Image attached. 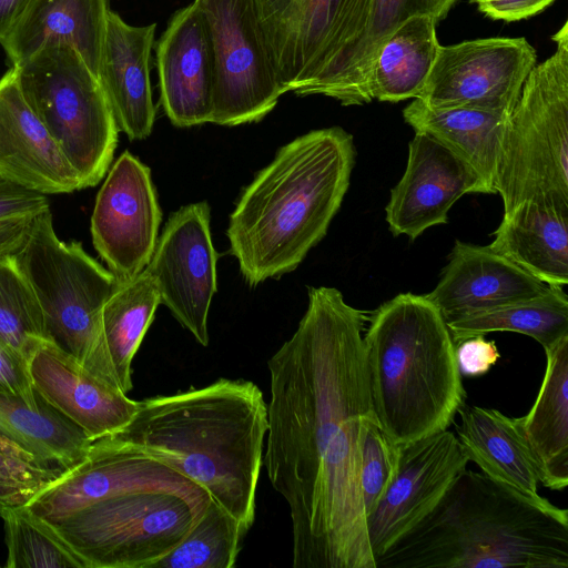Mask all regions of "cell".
I'll return each mask as SVG.
<instances>
[{"label":"cell","mask_w":568,"mask_h":568,"mask_svg":"<svg viewBox=\"0 0 568 568\" xmlns=\"http://www.w3.org/2000/svg\"><path fill=\"white\" fill-rule=\"evenodd\" d=\"M369 313L335 287H308L295 333L267 362L263 466L288 506L294 568H376L361 487L364 428L375 419Z\"/></svg>","instance_id":"cell-1"},{"label":"cell","mask_w":568,"mask_h":568,"mask_svg":"<svg viewBox=\"0 0 568 568\" xmlns=\"http://www.w3.org/2000/svg\"><path fill=\"white\" fill-rule=\"evenodd\" d=\"M267 429L258 386L219 378L139 400L132 419L106 437L195 483L250 530Z\"/></svg>","instance_id":"cell-2"},{"label":"cell","mask_w":568,"mask_h":568,"mask_svg":"<svg viewBox=\"0 0 568 568\" xmlns=\"http://www.w3.org/2000/svg\"><path fill=\"white\" fill-rule=\"evenodd\" d=\"M355 156L353 135L341 126L313 130L282 146L244 189L226 234L250 285L292 272L326 235Z\"/></svg>","instance_id":"cell-3"},{"label":"cell","mask_w":568,"mask_h":568,"mask_svg":"<svg viewBox=\"0 0 568 568\" xmlns=\"http://www.w3.org/2000/svg\"><path fill=\"white\" fill-rule=\"evenodd\" d=\"M376 568H568V510L463 471Z\"/></svg>","instance_id":"cell-4"},{"label":"cell","mask_w":568,"mask_h":568,"mask_svg":"<svg viewBox=\"0 0 568 568\" xmlns=\"http://www.w3.org/2000/svg\"><path fill=\"white\" fill-rule=\"evenodd\" d=\"M374 417L397 446L446 430L466 404L455 344L438 308L402 293L369 313L363 335Z\"/></svg>","instance_id":"cell-5"},{"label":"cell","mask_w":568,"mask_h":568,"mask_svg":"<svg viewBox=\"0 0 568 568\" xmlns=\"http://www.w3.org/2000/svg\"><path fill=\"white\" fill-rule=\"evenodd\" d=\"M14 257L39 301L47 341L120 388L102 331L103 305L118 285L114 275L80 242L59 239L50 209L33 217Z\"/></svg>","instance_id":"cell-6"},{"label":"cell","mask_w":568,"mask_h":568,"mask_svg":"<svg viewBox=\"0 0 568 568\" xmlns=\"http://www.w3.org/2000/svg\"><path fill=\"white\" fill-rule=\"evenodd\" d=\"M536 64L508 116L495 192L504 213L524 203L568 206V22Z\"/></svg>","instance_id":"cell-7"},{"label":"cell","mask_w":568,"mask_h":568,"mask_svg":"<svg viewBox=\"0 0 568 568\" xmlns=\"http://www.w3.org/2000/svg\"><path fill=\"white\" fill-rule=\"evenodd\" d=\"M21 92L78 173L82 189L108 172L119 129L97 75L75 49L47 44L12 65Z\"/></svg>","instance_id":"cell-8"},{"label":"cell","mask_w":568,"mask_h":568,"mask_svg":"<svg viewBox=\"0 0 568 568\" xmlns=\"http://www.w3.org/2000/svg\"><path fill=\"white\" fill-rule=\"evenodd\" d=\"M210 499L164 489L132 490L44 523L83 568H152L186 536Z\"/></svg>","instance_id":"cell-9"},{"label":"cell","mask_w":568,"mask_h":568,"mask_svg":"<svg viewBox=\"0 0 568 568\" xmlns=\"http://www.w3.org/2000/svg\"><path fill=\"white\" fill-rule=\"evenodd\" d=\"M285 92L324 95L364 33L372 0H255Z\"/></svg>","instance_id":"cell-10"},{"label":"cell","mask_w":568,"mask_h":568,"mask_svg":"<svg viewBox=\"0 0 568 568\" xmlns=\"http://www.w3.org/2000/svg\"><path fill=\"white\" fill-rule=\"evenodd\" d=\"M210 30L214 82L210 122H257L284 93L255 0H194Z\"/></svg>","instance_id":"cell-11"},{"label":"cell","mask_w":568,"mask_h":568,"mask_svg":"<svg viewBox=\"0 0 568 568\" xmlns=\"http://www.w3.org/2000/svg\"><path fill=\"white\" fill-rule=\"evenodd\" d=\"M536 61L535 48L523 37L439 44L416 99L429 108H468L508 116Z\"/></svg>","instance_id":"cell-12"},{"label":"cell","mask_w":568,"mask_h":568,"mask_svg":"<svg viewBox=\"0 0 568 568\" xmlns=\"http://www.w3.org/2000/svg\"><path fill=\"white\" fill-rule=\"evenodd\" d=\"M216 252L206 202L172 213L145 270L176 321L202 346L209 344L207 317L216 292Z\"/></svg>","instance_id":"cell-13"},{"label":"cell","mask_w":568,"mask_h":568,"mask_svg":"<svg viewBox=\"0 0 568 568\" xmlns=\"http://www.w3.org/2000/svg\"><path fill=\"white\" fill-rule=\"evenodd\" d=\"M161 220L150 169L124 151L108 172L91 216L93 246L118 283L146 267Z\"/></svg>","instance_id":"cell-14"},{"label":"cell","mask_w":568,"mask_h":568,"mask_svg":"<svg viewBox=\"0 0 568 568\" xmlns=\"http://www.w3.org/2000/svg\"><path fill=\"white\" fill-rule=\"evenodd\" d=\"M141 489L210 496L170 467L105 436L92 442L79 463L64 469L58 479L23 507L34 517L54 523L100 499Z\"/></svg>","instance_id":"cell-15"},{"label":"cell","mask_w":568,"mask_h":568,"mask_svg":"<svg viewBox=\"0 0 568 568\" xmlns=\"http://www.w3.org/2000/svg\"><path fill=\"white\" fill-rule=\"evenodd\" d=\"M468 463L448 429L400 446L396 475L366 518L375 560L430 515Z\"/></svg>","instance_id":"cell-16"},{"label":"cell","mask_w":568,"mask_h":568,"mask_svg":"<svg viewBox=\"0 0 568 568\" xmlns=\"http://www.w3.org/2000/svg\"><path fill=\"white\" fill-rule=\"evenodd\" d=\"M468 193H486L471 168L437 140L415 133L404 174L385 207L388 229L394 236L414 241L429 227L446 224L452 206Z\"/></svg>","instance_id":"cell-17"},{"label":"cell","mask_w":568,"mask_h":568,"mask_svg":"<svg viewBox=\"0 0 568 568\" xmlns=\"http://www.w3.org/2000/svg\"><path fill=\"white\" fill-rule=\"evenodd\" d=\"M27 366L36 392L92 442L123 428L138 409L139 400L129 398L47 339Z\"/></svg>","instance_id":"cell-18"},{"label":"cell","mask_w":568,"mask_h":568,"mask_svg":"<svg viewBox=\"0 0 568 568\" xmlns=\"http://www.w3.org/2000/svg\"><path fill=\"white\" fill-rule=\"evenodd\" d=\"M162 106L180 128L210 122L214 58L209 26L193 2L176 11L156 45Z\"/></svg>","instance_id":"cell-19"},{"label":"cell","mask_w":568,"mask_h":568,"mask_svg":"<svg viewBox=\"0 0 568 568\" xmlns=\"http://www.w3.org/2000/svg\"><path fill=\"white\" fill-rule=\"evenodd\" d=\"M0 180L44 195L82 190L78 173L27 103L13 67L0 79Z\"/></svg>","instance_id":"cell-20"},{"label":"cell","mask_w":568,"mask_h":568,"mask_svg":"<svg viewBox=\"0 0 568 568\" xmlns=\"http://www.w3.org/2000/svg\"><path fill=\"white\" fill-rule=\"evenodd\" d=\"M548 287L488 245L456 240L437 285L425 296L449 322L538 296Z\"/></svg>","instance_id":"cell-21"},{"label":"cell","mask_w":568,"mask_h":568,"mask_svg":"<svg viewBox=\"0 0 568 568\" xmlns=\"http://www.w3.org/2000/svg\"><path fill=\"white\" fill-rule=\"evenodd\" d=\"M155 28L130 26L112 10L108 16L98 78L119 131L130 140L148 138L155 120L149 65Z\"/></svg>","instance_id":"cell-22"},{"label":"cell","mask_w":568,"mask_h":568,"mask_svg":"<svg viewBox=\"0 0 568 568\" xmlns=\"http://www.w3.org/2000/svg\"><path fill=\"white\" fill-rule=\"evenodd\" d=\"M110 10L109 0H30L0 44L17 65L47 44L65 43L99 77Z\"/></svg>","instance_id":"cell-23"},{"label":"cell","mask_w":568,"mask_h":568,"mask_svg":"<svg viewBox=\"0 0 568 568\" xmlns=\"http://www.w3.org/2000/svg\"><path fill=\"white\" fill-rule=\"evenodd\" d=\"M544 349L547 364L536 400L514 423L539 483L562 490L568 486V335Z\"/></svg>","instance_id":"cell-24"},{"label":"cell","mask_w":568,"mask_h":568,"mask_svg":"<svg viewBox=\"0 0 568 568\" xmlns=\"http://www.w3.org/2000/svg\"><path fill=\"white\" fill-rule=\"evenodd\" d=\"M488 245L546 285L568 284V206L524 203L504 213Z\"/></svg>","instance_id":"cell-25"},{"label":"cell","mask_w":568,"mask_h":568,"mask_svg":"<svg viewBox=\"0 0 568 568\" xmlns=\"http://www.w3.org/2000/svg\"><path fill=\"white\" fill-rule=\"evenodd\" d=\"M508 116L468 108H429L418 99L403 110L405 122L415 133L426 134L452 150L477 174L487 194L496 193Z\"/></svg>","instance_id":"cell-26"},{"label":"cell","mask_w":568,"mask_h":568,"mask_svg":"<svg viewBox=\"0 0 568 568\" xmlns=\"http://www.w3.org/2000/svg\"><path fill=\"white\" fill-rule=\"evenodd\" d=\"M457 439L481 473L525 495L538 496L539 476L514 418L493 408L467 406L458 412Z\"/></svg>","instance_id":"cell-27"},{"label":"cell","mask_w":568,"mask_h":568,"mask_svg":"<svg viewBox=\"0 0 568 568\" xmlns=\"http://www.w3.org/2000/svg\"><path fill=\"white\" fill-rule=\"evenodd\" d=\"M0 439L45 465L67 469L88 453L92 440L44 398L32 404L0 389Z\"/></svg>","instance_id":"cell-28"},{"label":"cell","mask_w":568,"mask_h":568,"mask_svg":"<svg viewBox=\"0 0 568 568\" xmlns=\"http://www.w3.org/2000/svg\"><path fill=\"white\" fill-rule=\"evenodd\" d=\"M437 19L414 16L396 28L377 49L368 75L371 100L400 102L416 99L436 58Z\"/></svg>","instance_id":"cell-29"},{"label":"cell","mask_w":568,"mask_h":568,"mask_svg":"<svg viewBox=\"0 0 568 568\" xmlns=\"http://www.w3.org/2000/svg\"><path fill=\"white\" fill-rule=\"evenodd\" d=\"M457 1L372 0L364 33L344 58L324 95L346 106L372 102L367 90L368 75L376 51L384 40L414 16L428 14L437 21L446 18Z\"/></svg>","instance_id":"cell-30"},{"label":"cell","mask_w":568,"mask_h":568,"mask_svg":"<svg viewBox=\"0 0 568 568\" xmlns=\"http://www.w3.org/2000/svg\"><path fill=\"white\" fill-rule=\"evenodd\" d=\"M160 303L158 287L144 268L134 278L118 283L102 308V331L120 388L132 385V361Z\"/></svg>","instance_id":"cell-31"},{"label":"cell","mask_w":568,"mask_h":568,"mask_svg":"<svg viewBox=\"0 0 568 568\" xmlns=\"http://www.w3.org/2000/svg\"><path fill=\"white\" fill-rule=\"evenodd\" d=\"M454 344L493 332H515L536 339L544 348L568 335V295L549 286L535 297L509 303L446 322Z\"/></svg>","instance_id":"cell-32"},{"label":"cell","mask_w":568,"mask_h":568,"mask_svg":"<svg viewBox=\"0 0 568 568\" xmlns=\"http://www.w3.org/2000/svg\"><path fill=\"white\" fill-rule=\"evenodd\" d=\"M247 532L211 498L186 536L152 568H233Z\"/></svg>","instance_id":"cell-33"},{"label":"cell","mask_w":568,"mask_h":568,"mask_svg":"<svg viewBox=\"0 0 568 568\" xmlns=\"http://www.w3.org/2000/svg\"><path fill=\"white\" fill-rule=\"evenodd\" d=\"M47 339L36 293L14 255L0 257V341L23 359Z\"/></svg>","instance_id":"cell-34"},{"label":"cell","mask_w":568,"mask_h":568,"mask_svg":"<svg viewBox=\"0 0 568 568\" xmlns=\"http://www.w3.org/2000/svg\"><path fill=\"white\" fill-rule=\"evenodd\" d=\"M4 523L7 568H83L69 547L24 507L0 516Z\"/></svg>","instance_id":"cell-35"},{"label":"cell","mask_w":568,"mask_h":568,"mask_svg":"<svg viewBox=\"0 0 568 568\" xmlns=\"http://www.w3.org/2000/svg\"><path fill=\"white\" fill-rule=\"evenodd\" d=\"M64 469L45 465L0 439V516L26 506Z\"/></svg>","instance_id":"cell-36"},{"label":"cell","mask_w":568,"mask_h":568,"mask_svg":"<svg viewBox=\"0 0 568 568\" xmlns=\"http://www.w3.org/2000/svg\"><path fill=\"white\" fill-rule=\"evenodd\" d=\"M400 454L375 419L367 420L362 440L361 487L366 518L394 479Z\"/></svg>","instance_id":"cell-37"},{"label":"cell","mask_w":568,"mask_h":568,"mask_svg":"<svg viewBox=\"0 0 568 568\" xmlns=\"http://www.w3.org/2000/svg\"><path fill=\"white\" fill-rule=\"evenodd\" d=\"M455 356L462 376L476 377L490 371L500 355L494 341L485 335L463 339L455 345Z\"/></svg>","instance_id":"cell-38"},{"label":"cell","mask_w":568,"mask_h":568,"mask_svg":"<svg viewBox=\"0 0 568 568\" xmlns=\"http://www.w3.org/2000/svg\"><path fill=\"white\" fill-rule=\"evenodd\" d=\"M48 209L47 195L0 180V221L34 217Z\"/></svg>","instance_id":"cell-39"},{"label":"cell","mask_w":568,"mask_h":568,"mask_svg":"<svg viewBox=\"0 0 568 568\" xmlns=\"http://www.w3.org/2000/svg\"><path fill=\"white\" fill-rule=\"evenodd\" d=\"M0 389L20 395L32 404L42 397L32 386L27 361L0 341Z\"/></svg>","instance_id":"cell-40"},{"label":"cell","mask_w":568,"mask_h":568,"mask_svg":"<svg viewBox=\"0 0 568 568\" xmlns=\"http://www.w3.org/2000/svg\"><path fill=\"white\" fill-rule=\"evenodd\" d=\"M493 20L519 21L538 14L555 0H470Z\"/></svg>","instance_id":"cell-41"},{"label":"cell","mask_w":568,"mask_h":568,"mask_svg":"<svg viewBox=\"0 0 568 568\" xmlns=\"http://www.w3.org/2000/svg\"><path fill=\"white\" fill-rule=\"evenodd\" d=\"M33 217L0 221V257L14 255L24 244Z\"/></svg>","instance_id":"cell-42"},{"label":"cell","mask_w":568,"mask_h":568,"mask_svg":"<svg viewBox=\"0 0 568 568\" xmlns=\"http://www.w3.org/2000/svg\"><path fill=\"white\" fill-rule=\"evenodd\" d=\"M30 0H0V42L21 18Z\"/></svg>","instance_id":"cell-43"}]
</instances>
